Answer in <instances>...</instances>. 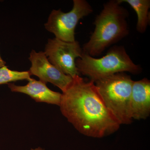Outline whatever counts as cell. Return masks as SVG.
<instances>
[{
	"mask_svg": "<svg viewBox=\"0 0 150 150\" xmlns=\"http://www.w3.org/2000/svg\"><path fill=\"white\" fill-rule=\"evenodd\" d=\"M63 115L84 136L101 138L115 133L120 124L108 110L93 81L80 76L73 79L62 93L60 105Z\"/></svg>",
	"mask_w": 150,
	"mask_h": 150,
	"instance_id": "1",
	"label": "cell"
},
{
	"mask_svg": "<svg viewBox=\"0 0 150 150\" xmlns=\"http://www.w3.org/2000/svg\"><path fill=\"white\" fill-rule=\"evenodd\" d=\"M121 4L118 0L104 4L94 22V30L83 47V54L93 57L99 56L108 47L128 35L129 12Z\"/></svg>",
	"mask_w": 150,
	"mask_h": 150,
	"instance_id": "2",
	"label": "cell"
},
{
	"mask_svg": "<svg viewBox=\"0 0 150 150\" xmlns=\"http://www.w3.org/2000/svg\"><path fill=\"white\" fill-rule=\"evenodd\" d=\"M134 81L125 73L115 74L94 82L103 103L120 124L132 122L131 100Z\"/></svg>",
	"mask_w": 150,
	"mask_h": 150,
	"instance_id": "3",
	"label": "cell"
},
{
	"mask_svg": "<svg viewBox=\"0 0 150 150\" xmlns=\"http://www.w3.org/2000/svg\"><path fill=\"white\" fill-rule=\"evenodd\" d=\"M80 74L86 76L94 82L117 73H141L139 65L135 64L123 46H113L102 58L96 59L83 54L76 61Z\"/></svg>",
	"mask_w": 150,
	"mask_h": 150,
	"instance_id": "4",
	"label": "cell"
},
{
	"mask_svg": "<svg viewBox=\"0 0 150 150\" xmlns=\"http://www.w3.org/2000/svg\"><path fill=\"white\" fill-rule=\"evenodd\" d=\"M72 9L64 13L61 9L53 10L44 24L45 28L55 38L66 42L75 41V30L80 20L90 14L92 8L85 0H74Z\"/></svg>",
	"mask_w": 150,
	"mask_h": 150,
	"instance_id": "5",
	"label": "cell"
},
{
	"mask_svg": "<svg viewBox=\"0 0 150 150\" xmlns=\"http://www.w3.org/2000/svg\"><path fill=\"white\" fill-rule=\"evenodd\" d=\"M44 53L49 62L66 75L73 79L80 76L76 61L81 58L83 51L78 41L66 42L56 38L49 39Z\"/></svg>",
	"mask_w": 150,
	"mask_h": 150,
	"instance_id": "6",
	"label": "cell"
},
{
	"mask_svg": "<svg viewBox=\"0 0 150 150\" xmlns=\"http://www.w3.org/2000/svg\"><path fill=\"white\" fill-rule=\"evenodd\" d=\"M28 59L31 64L29 71L30 75L36 76L44 83L53 84L63 93L72 82L73 78L51 64L44 52L32 50Z\"/></svg>",
	"mask_w": 150,
	"mask_h": 150,
	"instance_id": "7",
	"label": "cell"
},
{
	"mask_svg": "<svg viewBox=\"0 0 150 150\" xmlns=\"http://www.w3.org/2000/svg\"><path fill=\"white\" fill-rule=\"evenodd\" d=\"M25 86H17L13 83L8 84L11 91L27 94L36 102H44L60 106L62 93L53 91L46 83L31 78Z\"/></svg>",
	"mask_w": 150,
	"mask_h": 150,
	"instance_id": "8",
	"label": "cell"
},
{
	"mask_svg": "<svg viewBox=\"0 0 150 150\" xmlns=\"http://www.w3.org/2000/svg\"><path fill=\"white\" fill-rule=\"evenodd\" d=\"M133 119H146L150 113V81L146 78L134 81L131 100Z\"/></svg>",
	"mask_w": 150,
	"mask_h": 150,
	"instance_id": "9",
	"label": "cell"
},
{
	"mask_svg": "<svg viewBox=\"0 0 150 150\" xmlns=\"http://www.w3.org/2000/svg\"><path fill=\"white\" fill-rule=\"evenodd\" d=\"M120 4L127 3L135 11L137 14V30L138 32H146L150 22V8L149 0H118Z\"/></svg>",
	"mask_w": 150,
	"mask_h": 150,
	"instance_id": "10",
	"label": "cell"
},
{
	"mask_svg": "<svg viewBox=\"0 0 150 150\" xmlns=\"http://www.w3.org/2000/svg\"><path fill=\"white\" fill-rule=\"evenodd\" d=\"M29 71H18L9 69L6 66L0 68V85L11 83V82L31 79Z\"/></svg>",
	"mask_w": 150,
	"mask_h": 150,
	"instance_id": "11",
	"label": "cell"
},
{
	"mask_svg": "<svg viewBox=\"0 0 150 150\" xmlns=\"http://www.w3.org/2000/svg\"><path fill=\"white\" fill-rule=\"evenodd\" d=\"M6 64V62L4 61L2 59L1 55H0V68L5 66Z\"/></svg>",
	"mask_w": 150,
	"mask_h": 150,
	"instance_id": "12",
	"label": "cell"
},
{
	"mask_svg": "<svg viewBox=\"0 0 150 150\" xmlns=\"http://www.w3.org/2000/svg\"><path fill=\"white\" fill-rule=\"evenodd\" d=\"M44 150V149H43L42 148H40V147H38L37 148H36V149H31V150Z\"/></svg>",
	"mask_w": 150,
	"mask_h": 150,
	"instance_id": "13",
	"label": "cell"
}]
</instances>
